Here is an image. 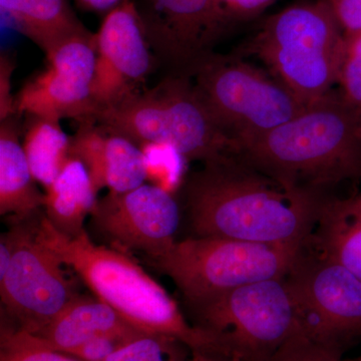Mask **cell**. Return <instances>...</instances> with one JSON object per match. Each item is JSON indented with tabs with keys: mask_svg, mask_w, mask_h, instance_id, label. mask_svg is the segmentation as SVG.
<instances>
[{
	"mask_svg": "<svg viewBox=\"0 0 361 361\" xmlns=\"http://www.w3.org/2000/svg\"><path fill=\"white\" fill-rule=\"evenodd\" d=\"M97 191L84 164L70 157L45 193V218L61 234L77 237L96 208Z\"/></svg>",
	"mask_w": 361,
	"mask_h": 361,
	"instance_id": "19",
	"label": "cell"
},
{
	"mask_svg": "<svg viewBox=\"0 0 361 361\" xmlns=\"http://www.w3.org/2000/svg\"><path fill=\"white\" fill-rule=\"evenodd\" d=\"M35 183L16 123L9 116L1 121L0 128V215L23 223L44 208L45 194Z\"/></svg>",
	"mask_w": 361,
	"mask_h": 361,
	"instance_id": "18",
	"label": "cell"
},
{
	"mask_svg": "<svg viewBox=\"0 0 361 361\" xmlns=\"http://www.w3.org/2000/svg\"><path fill=\"white\" fill-rule=\"evenodd\" d=\"M306 249L361 278V193L325 197Z\"/></svg>",
	"mask_w": 361,
	"mask_h": 361,
	"instance_id": "16",
	"label": "cell"
},
{
	"mask_svg": "<svg viewBox=\"0 0 361 361\" xmlns=\"http://www.w3.org/2000/svg\"><path fill=\"white\" fill-rule=\"evenodd\" d=\"M183 346L184 344L170 337L142 334L116 350L106 361H186L180 348Z\"/></svg>",
	"mask_w": 361,
	"mask_h": 361,
	"instance_id": "23",
	"label": "cell"
},
{
	"mask_svg": "<svg viewBox=\"0 0 361 361\" xmlns=\"http://www.w3.org/2000/svg\"><path fill=\"white\" fill-rule=\"evenodd\" d=\"M135 330L140 329L123 319L104 301L78 296L54 322L32 336L49 348L71 355L94 337Z\"/></svg>",
	"mask_w": 361,
	"mask_h": 361,
	"instance_id": "17",
	"label": "cell"
},
{
	"mask_svg": "<svg viewBox=\"0 0 361 361\" xmlns=\"http://www.w3.org/2000/svg\"><path fill=\"white\" fill-rule=\"evenodd\" d=\"M342 361H361V355L358 356V357L353 358V360H343Z\"/></svg>",
	"mask_w": 361,
	"mask_h": 361,
	"instance_id": "33",
	"label": "cell"
},
{
	"mask_svg": "<svg viewBox=\"0 0 361 361\" xmlns=\"http://www.w3.org/2000/svg\"><path fill=\"white\" fill-rule=\"evenodd\" d=\"M13 243L11 265L0 278V296L16 331L37 336L80 296L63 263L37 239L35 227L18 223L8 232Z\"/></svg>",
	"mask_w": 361,
	"mask_h": 361,
	"instance_id": "9",
	"label": "cell"
},
{
	"mask_svg": "<svg viewBox=\"0 0 361 361\" xmlns=\"http://www.w3.org/2000/svg\"><path fill=\"white\" fill-rule=\"evenodd\" d=\"M78 4L87 11L106 13L123 4L125 0H78Z\"/></svg>",
	"mask_w": 361,
	"mask_h": 361,
	"instance_id": "31",
	"label": "cell"
},
{
	"mask_svg": "<svg viewBox=\"0 0 361 361\" xmlns=\"http://www.w3.org/2000/svg\"><path fill=\"white\" fill-rule=\"evenodd\" d=\"M0 7L45 54L68 37L87 30L66 0H0Z\"/></svg>",
	"mask_w": 361,
	"mask_h": 361,
	"instance_id": "20",
	"label": "cell"
},
{
	"mask_svg": "<svg viewBox=\"0 0 361 361\" xmlns=\"http://www.w3.org/2000/svg\"><path fill=\"white\" fill-rule=\"evenodd\" d=\"M137 146L144 155L147 180H151L149 184L173 193L176 188L179 186L183 165L186 159L171 145L142 142Z\"/></svg>",
	"mask_w": 361,
	"mask_h": 361,
	"instance_id": "22",
	"label": "cell"
},
{
	"mask_svg": "<svg viewBox=\"0 0 361 361\" xmlns=\"http://www.w3.org/2000/svg\"><path fill=\"white\" fill-rule=\"evenodd\" d=\"M30 118L23 147L33 178L47 190L71 157V137L66 134L59 120Z\"/></svg>",
	"mask_w": 361,
	"mask_h": 361,
	"instance_id": "21",
	"label": "cell"
},
{
	"mask_svg": "<svg viewBox=\"0 0 361 361\" xmlns=\"http://www.w3.org/2000/svg\"><path fill=\"white\" fill-rule=\"evenodd\" d=\"M343 33L361 32V0H326Z\"/></svg>",
	"mask_w": 361,
	"mask_h": 361,
	"instance_id": "29",
	"label": "cell"
},
{
	"mask_svg": "<svg viewBox=\"0 0 361 361\" xmlns=\"http://www.w3.org/2000/svg\"><path fill=\"white\" fill-rule=\"evenodd\" d=\"M336 84L342 99L361 114V32L344 33Z\"/></svg>",
	"mask_w": 361,
	"mask_h": 361,
	"instance_id": "24",
	"label": "cell"
},
{
	"mask_svg": "<svg viewBox=\"0 0 361 361\" xmlns=\"http://www.w3.org/2000/svg\"><path fill=\"white\" fill-rule=\"evenodd\" d=\"M92 121L137 145H171L187 161L208 164L240 154L238 142L221 127L185 73L166 78L153 89L137 90L97 111Z\"/></svg>",
	"mask_w": 361,
	"mask_h": 361,
	"instance_id": "4",
	"label": "cell"
},
{
	"mask_svg": "<svg viewBox=\"0 0 361 361\" xmlns=\"http://www.w3.org/2000/svg\"><path fill=\"white\" fill-rule=\"evenodd\" d=\"M142 334H147V332L135 330L130 332L103 334L90 339L70 355L80 361H106L116 350Z\"/></svg>",
	"mask_w": 361,
	"mask_h": 361,
	"instance_id": "27",
	"label": "cell"
},
{
	"mask_svg": "<svg viewBox=\"0 0 361 361\" xmlns=\"http://www.w3.org/2000/svg\"><path fill=\"white\" fill-rule=\"evenodd\" d=\"M277 0H216L221 20L226 30L254 20Z\"/></svg>",
	"mask_w": 361,
	"mask_h": 361,
	"instance_id": "28",
	"label": "cell"
},
{
	"mask_svg": "<svg viewBox=\"0 0 361 361\" xmlns=\"http://www.w3.org/2000/svg\"><path fill=\"white\" fill-rule=\"evenodd\" d=\"M326 196L284 189L237 157L204 164L185 185L193 236L300 249Z\"/></svg>",
	"mask_w": 361,
	"mask_h": 361,
	"instance_id": "1",
	"label": "cell"
},
{
	"mask_svg": "<svg viewBox=\"0 0 361 361\" xmlns=\"http://www.w3.org/2000/svg\"><path fill=\"white\" fill-rule=\"evenodd\" d=\"M35 233L97 299L133 326L180 341L192 351L194 360L231 357L215 336L188 322L165 288L123 252L97 245L87 231L66 236L45 216L35 226Z\"/></svg>",
	"mask_w": 361,
	"mask_h": 361,
	"instance_id": "3",
	"label": "cell"
},
{
	"mask_svg": "<svg viewBox=\"0 0 361 361\" xmlns=\"http://www.w3.org/2000/svg\"><path fill=\"white\" fill-rule=\"evenodd\" d=\"M193 361H245L238 356H234V357L229 358H218V360H194Z\"/></svg>",
	"mask_w": 361,
	"mask_h": 361,
	"instance_id": "32",
	"label": "cell"
},
{
	"mask_svg": "<svg viewBox=\"0 0 361 361\" xmlns=\"http://www.w3.org/2000/svg\"><path fill=\"white\" fill-rule=\"evenodd\" d=\"M0 361H80L44 345L35 336L16 330L1 331Z\"/></svg>",
	"mask_w": 361,
	"mask_h": 361,
	"instance_id": "25",
	"label": "cell"
},
{
	"mask_svg": "<svg viewBox=\"0 0 361 361\" xmlns=\"http://www.w3.org/2000/svg\"><path fill=\"white\" fill-rule=\"evenodd\" d=\"M286 280L308 336L343 351L361 339V278L305 249Z\"/></svg>",
	"mask_w": 361,
	"mask_h": 361,
	"instance_id": "10",
	"label": "cell"
},
{
	"mask_svg": "<svg viewBox=\"0 0 361 361\" xmlns=\"http://www.w3.org/2000/svg\"><path fill=\"white\" fill-rule=\"evenodd\" d=\"M239 158L289 191L361 180V114L330 92L288 122L240 144Z\"/></svg>",
	"mask_w": 361,
	"mask_h": 361,
	"instance_id": "2",
	"label": "cell"
},
{
	"mask_svg": "<svg viewBox=\"0 0 361 361\" xmlns=\"http://www.w3.org/2000/svg\"><path fill=\"white\" fill-rule=\"evenodd\" d=\"M71 156L87 168L97 191L125 193L142 186L147 180L144 155L140 147L94 121L80 122L71 137Z\"/></svg>",
	"mask_w": 361,
	"mask_h": 361,
	"instance_id": "15",
	"label": "cell"
},
{
	"mask_svg": "<svg viewBox=\"0 0 361 361\" xmlns=\"http://www.w3.org/2000/svg\"><path fill=\"white\" fill-rule=\"evenodd\" d=\"M188 75L239 147L288 122L307 106L276 78L237 56L211 52Z\"/></svg>",
	"mask_w": 361,
	"mask_h": 361,
	"instance_id": "8",
	"label": "cell"
},
{
	"mask_svg": "<svg viewBox=\"0 0 361 361\" xmlns=\"http://www.w3.org/2000/svg\"><path fill=\"white\" fill-rule=\"evenodd\" d=\"M149 45L185 75L227 32L216 0H134Z\"/></svg>",
	"mask_w": 361,
	"mask_h": 361,
	"instance_id": "14",
	"label": "cell"
},
{
	"mask_svg": "<svg viewBox=\"0 0 361 361\" xmlns=\"http://www.w3.org/2000/svg\"><path fill=\"white\" fill-rule=\"evenodd\" d=\"M45 70L14 99L16 113L30 116L92 120V90L96 66L94 35L89 30L61 42L47 54Z\"/></svg>",
	"mask_w": 361,
	"mask_h": 361,
	"instance_id": "11",
	"label": "cell"
},
{
	"mask_svg": "<svg viewBox=\"0 0 361 361\" xmlns=\"http://www.w3.org/2000/svg\"><path fill=\"white\" fill-rule=\"evenodd\" d=\"M305 249L192 236L148 261L191 306L244 285L287 276Z\"/></svg>",
	"mask_w": 361,
	"mask_h": 361,
	"instance_id": "6",
	"label": "cell"
},
{
	"mask_svg": "<svg viewBox=\"0 0 361 361\" xmlns=\"http://www.w3.org/2000/svg\"><path fill=\"white\" fill-rule=\"evenodd\" d=\"M343 37L326 0L302 2L266 18L242 51L257 56L310 104L336 84Z\"/></svg>",
	"mask_w": 361,
	"mask_h": 361,
	"instance_id": "5",
	"label": "cell"
},
{
	"mask_svg": "<svg viewBox=\"0 0 361 361\" xmlns=\"http://www.w3.org/2000/svg\"><path fill=\"white\" fill-rule=\"evenodd\" d=\"M94 42L92 97L97 113L137 92L151 71V45L134 0H125L106 14Z\"/></svg>",
	"mask_w": 361,
	"mask_h": 361,
	"instance_id": "13",
	"label": "cell"
},
{
	"mask_svg": "<svg viewBox=\"0 0 361 361\" xmlns=\"http://www.w3.org/2000/svg\"><path fill=\"white\" fill-rule=\"evenodd\" d=\"M343 350L299 334L260 361H342Z\"/></svg>",
	"mask_w": 361,
	"mask_h": 361,
	"instance_id": "26",
	"label": "cell"
},
{
	"mask_svg": "<svg viewBox=\"0 0 361 361\" xmlns=\"http://www.w3.org/2000/svg\"><path fill=\"white\" fill-rule=\"evenodd\" d=\"M189 307L196 326L245 361L264 360L305 334L286 276L244 285Z\"/></svg>",
	"mask_w": 361,
	"mask_h": 361,
	"instance_id": "7",
	"label": "cell"
},
{
	"mask_svg": "<svg viewBox=\"0 0 361 361\" xmlns=\"http://www.w3.org/2000/svg\"><path fill=\"white\" fill-rule=\"evenodd\" d=\"M97 231L127 250L158 257L176 242L180 212L174 195L152 184L110 193L90 215Z\"/></svg>",
	"mask_w": 361,
	"mask_h": 361,
	"instance_id": "12",
	"label": "cell"
},
{
	"mask_svg": "<svg viewBox=\"0 0 361 361\" xmlns=\"http://www.w3.org/2000/svg\"><path fill=\"white\" fill-rule=\"evenodd\" d=\"M11 63L4 56L1 58V97H0V111L1 121L11 116L14 110V99L11 96Z\"/></svg>",
	"mask_w": 361,
	"mask_h": 361,
	"instance_id": "30",
	"label": "cell"
}]
</instances>
